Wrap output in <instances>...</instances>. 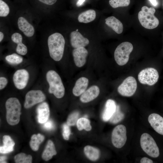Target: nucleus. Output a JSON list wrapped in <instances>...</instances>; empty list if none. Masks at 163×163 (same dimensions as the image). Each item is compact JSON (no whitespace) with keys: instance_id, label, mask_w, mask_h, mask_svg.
I'll return each instance as SVG.
<instances>
[{"instance_id":"f257e3e1","label":"nucleus","mask_w":163,"mask_h":163,"mask_svg":"<svg viewBox=\"0 0 163 163\" xmlns=\"http://www.w3.org/2000/svg\"><path fill=\"white\" fill-rule=\"evenodd\" d=\"M65 41L62 34L55 33L48 37L47 44L51 57L54 61H59L62 59L64 53Z\"/></svg>"},{"instance_id":"f03ea898","label":"nucleus","mask_w":163,"mask_h":163,"mask_svg":"<svg viewBox=\"0 0 163 163\" xmlns=\"http://www.w3.org/2000/svg\"><path fill=\"white\" fill-rule=\"evenodd\" d=\"M46 78L49 85V93L53 94L58 98L63 97L65 88L59 75L53 70H50L46 73Z\"/></svg>"},{"instance_id":"7ed1b4c3","label":"nucleus","mask_w":163,"mask_h":163,"mask_svg":"<svg viewBox=\"0 0 163 163\" xmlns=\"http://www.w3.org/2000/svg\"><path fill=\"white\" fill-rule=\"evenodd\" d=\"M6 118L8 123L11 125L18 124L20 120L21 105L18 99L16 97L9 98L5 103Z\"/></svg>"},{"instance_id":"20e7f679","label":"nucleus","mask_w":163,"mask_h":163,"mask_svg":"<svg viewBox=\"0 0 163 163\" xmlns=\"http://www.w3.org/2000/svg\"><path fill=\"white\" fill-rule=\"evenodd\" d=\"M155 9L153 7L149 8L143 6L138 14V18L141 25L144 28L152 29L157 27L159 24L158 19L155 17Z\"/></svg>"},{"instance_id":"39448f33","label":"nucleus","mask_w":163,"mask_h":163,"mask_svg":"<svg viewBox=\"0 0 163 163\" xmlns=\"http://www.w3.org/2000/svg\"><path fill=\"white\" fill-rule=\"evenodd\" d=\"M133 49V45L129 42H123L119 44L114 53V58L117 64L120 66L126 64L129 61V54Z\"/></svg>"},{"instance_id":"423d86ee","label":"nucleus","mask_w":163,"mask_h":163,"mask_svg":"<svg viewBox=\"0 0 163 163\" xmlns=\"http://www.w3.org/2000/svg\"><path fill=\"white\" fill-rule=\"evenodd\" d=\"M140 144L143 151L149 156L157 158L159 156L158 147L154 139L148 133H144L142 135Z\"/></svg>"},{"instance_id":"0eeeda50","label":"nucleus","mask_w":163,"mask_h":163,"mask_svg":"<svg viewBox=\"0 0 163 163\" xmlns=\"http://www.w3.org/2000/svg\"><path fill=\"white\" fill-rule=\"evenodd\" d=\"M158 78V71L153 68L144 69L141 71L138 75V79L141 83L150 86L155 84Z\"/></svg>"},{"instance_id":"6e6552de","label":"nucleus","mask_w":163,"mask_h":163,"mask_svg":"<svg viewBox=\"0 0 163 163\" xmlns=\"http://www.w3.org/2000/svg\"><path fill=\"white\" fill-rule=\"evenodd\" d=\"M112 142L114 147L117 148L122 147L126 140V130L125 126L119 125L116 126L112 131Z\"/></svg>"},{"instance_id":"1a4fd4ad","label":"nucleus","mask_w":163,"mask_h":163,"mask_svg":"<svg viewBox=\"0 0 163 163\" xmlns=\"http://www.w3.org/2000/svg\"><path fill=\"white\" fill-rule=\"evenodd\" d=\"M137 87V82L134 77L130 76L125 79L117 88L118 92L121 95L130 97L135 93Z\"/></svg>"},{"instance_id":"9d476101","label":"nucleus","mask_w":163,"mask_h":163,"mask_svg":"<svg viewBox=\"0 0 163 163\" xmlns=\"http://www.w3.org/2000/svg\"><path fill=\"white\" fill-rule=\"evenodd\" d=\"M46 97L43 92L39 90H32L28 91L25 97L24 107L29 108L44 101Z\"/></svg>"},{"instance_id":"9b49d317","label":"nucleus","mask_w":163,"mask_h":163,"mask_svg":"<svg viewBox=\"0 0 163 163\" xmlns=\"http://www.w3.org/2000/svg\"><path fill=\"white\" fill-rule=\"evenodd\" d=\"M29 77V73L26 70L23 69L17 70L13 77L15 86L18 89H24L27 85Z\"/></svg>"},{"instance_id":"f8f14e48","label":"nucleus","mask_w":163,"mask_h":163,"mask_svg":"<svg viewBox=\"0 0 163 163\" xmlns=\"http://www.w3.org/2000/svg\"><path fill=\"white\" fill-rule=\"evenodd\" d=\"M72 53L76 66L79 68L83 66L86 63L88 54L87 49L84 47L75 48L73 50Z\"/></svg>"},{"instance_id":"ddd939ff","label":"nucleus","mask_w":163,"mask_h":163,"mask_svg":"<svg viewBox=\"0 0 163 163\" xmlns=\"http://www.w3.org/2000/svg\"><path fill=\"white\" fill-rule=\"evenodd\" d=\"M70 43L75 48L84 47L89 44V40L84 37L79 32L73 31L70 34Z\"/></svg>"},{"instance_id":"4468645a","label":"nucleus","mask_w":163,"mask_h":163,"mask_svg":"<svg viewBox=\"0 0 163 163\" xmlns=\"http://www.w3.org/2000/svg\"><path fill=\"white\" fill-rule=\"evenodd\" d=\"M148 120L154 130L163 135V117L158 114L152 113L149 115Z\"/></svg>"},{"instance_id":"2eb2a0df","label":"nucleus","mask_w":163,"mask_h":163,"mask_svg":"<svg viewBox=\"0 0 163 163\" xmlns=\"http://www.w3.org/2000/svg\"><path fill=\"white\" fill-rule=\"evenodd\" d=\"M100 92V89L98 86H92L81 95L80 100L84 103L89 102L96 98L99 95Z\"/></svg>"},{"instance_id":"dca6fc26","label":"nucleus","mask_w":163,"mask_h":163,"mask_svg":"<svg viewBox=\"0 0 163 163\" xmlns=\"http://www.w3.org/2000/svg\"><path fill=\"white\" fill-rule=\"evenodd\" d=\"M18 25L19 30L28 37L33 36L35 32L34 27L24 17H20L18 20Z\"/></svg>"},{"instance_id":"f3484780","label":"nucleus","mask_w":163,"mask_h":163,"mask_svg":"<svg viewBox=\"0 0 163 163\" xmlns=\"http://www.w3.org/2000/svg\"><path fill=\"white\" fill-rule=\"evenodd\" d=\"M37 119L40 123H43L48 120L50 113L48 104L43 102L39 104L37 108Z\"/></svg>"},{"instance_id":"a211bd4d","label":"nucleus","mask_w":163,"mask_h":163,"mask_svg":"<svg viewBox=\"0 0 163 163\" xmlns=\"http://www.w3.org/2000/svg\"><path fill=\"white\" fill-rule=\"evenodd\" d=\"M89 83V80L87 78L81 77L76 82L72 89V93L75 96L82 95L87 89Z\"/></svg>"},{"instance_id":"6ab92c4d","label":"nucleus","mask_w":163,"mask_h":163,"mask_svg":"<svg viewBox=\"0 0 163 163\" xmlns=\"http://www.w3.org/2000/svg\"><path fill=\"white\" fill-rule=\"evenodd\" d=\"M11 39L12 41L17 44L16 49V52L19 54L25 55L27 53L26 46L22 43V37L18 33H15L11 35Z\"/></svg>"},{"instance_id":"aec40b11","label":"nucleus","mask_w":163,"mask_h":163,"mask_svg":"<svg viewBox=\"0 0 163 163\" xmlns=\"http://www.w3.org/2000/svg\"><path fill=\"white\" fill-rule=\"evenodd\" d=\"M116 108V103L113 100L109 99L107 101L102 116L103 120L104 121H107L109 120L115 111Z\"/></svg>"},{"instance_id":"412c9836","label":"nucleus","mask_w":163,"mask_h":163,"mask_svg":"<svg viewBox=\"0 0 163 163\" xmlns=\"http://www.w3.org/2000/svg\"><path fill=\"white\" fill-rule=\"evenodd\" d=\"M105 24L117 34H120L122 32L123 25L120 21L115 17H109L105 19Z\"/></svg>"},{"instance_id":"4be33fe9","label":"nucleus","mask_w":163,"mask_h":163,"mask_svg":"<svg viewBox=\"0 0 163 163\" xmlns=\"http://www.w3.org/2000/svg\"><path fill=\"white\" fill-rule=\"evenodd\" d=\"M3 145L0 147L1 153L5 154L13 151L15 143L9 136L5 135L3 136Z\"/></svg>"},{"instance_id":"5701e85b","label":"nucleus","mask_w":163,"mask_h":163,"mask_svg":"<svg viewBox=\"0 0 163 163\" xmlns=\"http://www.w3.org/2000/svg\"><path fill=\"white\" fill-rule=\"evenodd\" d=\"M56 154L57 152L54 143L51 140H49L42 153V158L46 161H48Z\"/></svg>"},{"instance_id":"b1692460","label":"nucleus","mask_w":163,"mask_h":163,"mask_svg":"<svg viewBox=\"0 0 163 163\" xmlns=\"http://www.w3.org/2000/svg\"><path fill=\"white\" fill-rule=\"evenodd\" d=\"M96 13L93 9H89L80 14L78 16L79 22L87 23L94 21L96 18Z\"/></svg>"},{"instance_id":"393cba45","label":"nucleus","mask_w":163,"mask_h":163,"mask_svg":"<svg viewBox=\"0 0 163 163\" xmlns=\"http://www.w3.org/2000/svg\"><path fill=\"white\" fill-rule=\"evenodd\" d=\"M84 152L87 157L92 161L97 160L100 156V152L98 149L94 147L87 145L84 148Z\"/></svg>"},{"instance_id":"a878e982","label":"nucleus","mask_w":163,"mask_h":163,"mask_svg":"<svg viewBox=\"0 0 163 163\" xmlns=\"http://www.w3.org/2000/svg\"><path fill=\"white\" fill-rule=\"evenodd\" d=\"M44 138L43 135L40 133L33 135L30 142V146L32 150L34 151H37L40 145L43 141Z\"/></svg>"},{"instance_id":"bb28decb","label":"nucleus","mask_w":163,"mask_h":163,"mask_svg":"<svg viewBox=\"0 0 163 163\" xmlns=\"http://www.w3.org/2000/svg\"><path fill=\"white\" fill-rule=\"evenodd\" d=\"M78 130L81 131L83 129L87 131L91 129V126L89 120L85 118H81L78 119L76 123Z\"/></svg>"},{"instance_id":"cd10ccee","label":"nucleus","mask_w":163,"mask_h":163,"mask_svg":"<svg viewBox=\"0 0 163 163\" xmlns=\"http://www.w3.org/2000/svg\"><path fill=\"white\" fill-rule=\"evenodd\" d=\"M14 160L16 163H31L32 158L30 155H27L24 153H21L14 156Z\"/></svg>"},{"instance_id":"c85d7f7f","label":"nucleus","mask_w":163,"mask_h":163,"mask_svg":"<svg viewBox=\"0 0 163 163\" xmlns=\"http://www.w3.org/2000/svg\"><path fill=\"white\" fill-rule=\"evenodd\" d=\"M124 117V113L120 110L119 106H117L115 111L109 120L112 123L116 124L121 121Z\"/></svg>"},{"instance_id":"c756f323","label":"nucleus","mask_w":163,"mask_h":163,"mask_svg":"<svg viewBox=\"0 0 163 163\" xmlns=\"http://www.w3.org/2000/svg\"><path fill=\"white\" fill-rule=\"evenodd\" d=\"M5 59L8 62L13 64H19L23 61L22 56L15 53L7 56Z\"/></svg>"},{"instance_id":"7c9ffc66","label":"nucleus","mask_w":163,"mask_h":163,"mask_svg":"<svg viewBox=\"0 0 163 163\" xmlns=\"http://www.w3.org/2000/svg\"><path fill=\"white\" fill-rule=\"evenodd\" d=\"M130 0H109V3L113 8L128 6L130 4Z\"/></svg>"},{"instance_id":"2f4dec72","label":"nucleus","mask_w":163,"mask_h":163,"mask_svg":"<svg viewBox=\"0 0 163 163\" xmlns=\"http://www.w3.org/2000/svg\"><path fill=\"white\" fill-rule=\"evenodd\" d=\"M79 117V113L78 112H74L68 116L67 120V123L69 126L75 125L77 122Z\"/></svg>"},{"instance_id":"473e14b6","label":"nucleus","mask_w":163,"mask_h":163,"mask_svg":"<svg viewBox=\"0 0 163 163\" xmlns=\"http://www.w3.org/2000/svg\"><path fill=\"white\" fill-rule=\"evenodd\" d=\"M9 11V8L8 5L2 0H0V16H7L8 14Z\"/></svg>"},{"instance_id":"72a5a7b5","label":"nucleus","mask_w":163,"mask_h":163,"mask_svg":"<svg viewBox=\"0 0 163 163\" xmlns=\"http://www.w3.org/2000/svg\"><path fill=\"white\" fill-rule=\"evenodd\" d=\"M71 133L70 129L67 123H64L63 125L62 136L64 139L66 140H68Z\"/></svg>"},{"instance_id":"f704fd0d","label":"nucleus","mask_w":163,"mask_h":163,"mask_svg":"<svg viewBox=\"0 0 163 163\" xmlns=\"http://www.w3.org/2000/svg\"><path fill=\"white\" fill-rule=\"evenodd\" d=\"M43 127L47 130H51L54 129V124L52 120H48L44 123Z\"/></svg>"},{"instance_id":"c9c22d12","label":"nucleus","mask_w":163,"mask_h":163,"mask_svg":"<svg viewBox=\"0 0 163 163\" xmlns=\"http://www.w3.org/2000/svg\"><path fill=\"white\" fill-rule=\"evenodd\" d=\"M8 80L5 77H1L0 78V89H3L7 85Z\"/></svg>"},{"instance_id":"e433bc0d","label":"nucleus","mask_w":163,"mask_h":163,"mask_svg":"<svg viewBox=\"0 0 163 163\" xmlns=\"http://www.w3.org/2000/svg\"><path fill=\"white\" fill-rule=\"evenodd\" d=\"M40 2L48 5H52L55 4L57 0H38Z\"/></svg>"},{"instance_id":"4c0bfd02","label":"nucleus","mask_w":163,"mask_h":163,"mask_svg":"<svg viewBox=\"0 0 163 163\" xmlns=\"http://www.w3.org/2000/svg\"><path fill=\"white\" fill-rule=\"evenodd\" d=\"M140 162L141 163H152L153 161L151 159L148 158L144 157L141 158Z\"/></svg>"},{"instance_id":"58836bf2","label":"nucleus","mask_w":163,"mask_h":163,"mask_svg":"<svg viewBox=\"0 0 163 163\" xmlns=\"http://www.w3.org/2000/svg\"><path fill=\"white\" fill-rule=\"evenodd\" d=\"M86 0H78L76 3V5L78 7H80L82 5Z\"/></svg>"},{"instance_id":"ea45409f","label":"nucleus","mask_w":163,"mask_h":163,"mask_svg":"<svg viewBox=\"0 0 163 163\" xmlns=\"http://www.w3.org/2000/svg\"><path fill=\"white\" fill-rule=\"evenodd\" d=\"M7 158L5 156H2L0 158V162L1 163H6L5 160Z\"/></svg>"},{"instance_id":"a19ab883","label":"nucleus","mask_w":163,"mask_h":163,"mask_svg":"<svg viewBox=\"0 0 163 163\" xmlns=\"http://www.w3.org/2000/svg\"><path fill=\"white\" fill-rule=\"evenodd\" d=\"M150 2L154 6H155L157 4V3L156 0H149Z\"/></svg>"},{"instance_id":"79ce46f5","label":"nucleus","mask_w":163,"mask_h":163,"mask_svg":"<svg viewBox=\"0 0 163 163\" xmlns=\"http://www.w3.org/2000/svg\"><path fill=\"white\" fill-rule=\"evenodd\" d=\"M4 37L3 33L2 32H0V42H1L3 40Z\"/></svg>"}]
</instances>
